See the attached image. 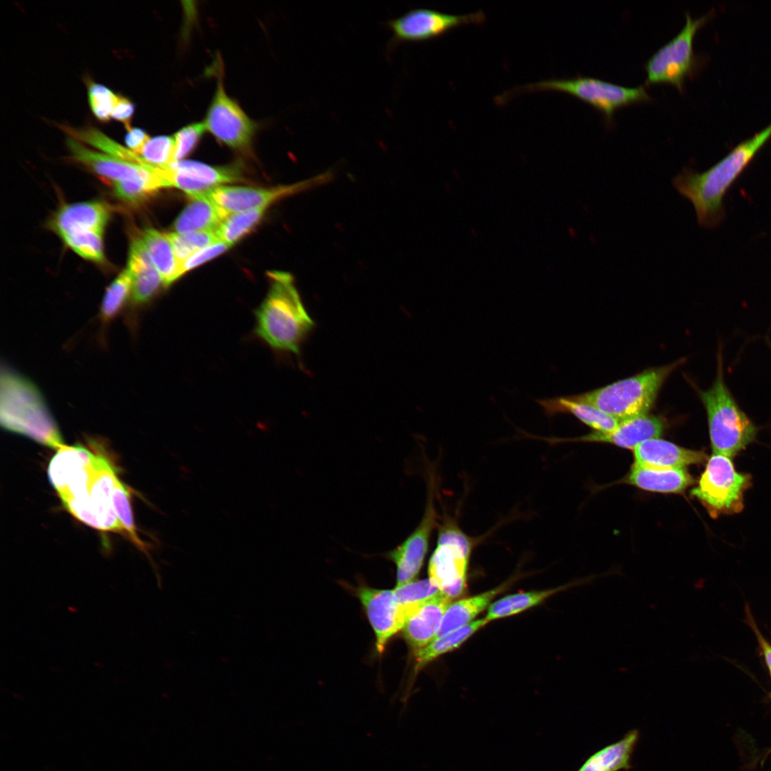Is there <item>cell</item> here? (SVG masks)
I'll return each instance as SVG.
<instances>
[{
  "label": "cell",
  "instance_id": "3957f363",
  "mask_svg": "<svg viewBox=\"0 0 771 771\" xmlns=\"http://www.w3.org/2000/svg\"><path fill=\"white\" fill-rule=\"evenodd\" d=\"M0 423L10 432L58 450L65 444L40 390L28 378L1 366Z\"/></svg>",
  "mask_w": 771,
  "mask_h": 771
},
{
  "label": "cell",
  "instance_id": "f546056e",
  "mask_svg": "<svg viewBox=\"0 0 771 771\" xmlns=\"http://www.w3.org/2000/svg\"><path fill=\"white\" fill-rule=\"evenodd\" d=\"M595 577L589 576L552 589L520 593L505 596L489 605L485 618L491 621L515 615L538 605L555 593L570 587L589 584Z\"/></svg>",
  "mask_w": 771,
  "mask_h": 771
},
{
  "label": "cell",
  "instance_id": "30bf717a",
  "mask_svg": "<svg viewBox=\"0 0 771 771\" xmlns=\"http://www.w3.org/2000/svg\"><path fill=\"white\" fill-rule=\"evenodd\" d=\"M118 477L106 459L94 473L88 493L62 502L76 519L95 529L123 533L113 505V489Z\"/></svg>",
  "mask_w": 771,
  "mask_h": 771
},
{
  "label": "cell",
  "instance_id": "7bdbcfd3",
  "mask_svg": "<svg viewBox=\"0 0 771 771\" xmlns=\"http://www.w3.org/2000/svg\"><path fill=\"white\" fill-rule=\"evenodd\" d=\"M134 105L127 98L118 95V99L112 111L111 118L122 123L127 131L131 126V122L134 113Z\"/></svg>",
  "mask_w": 771,
  "mask_h": 771
},
{
  "label": "cell",
  "instance_id": "1f68e13d",
  "mask_svg": "<svg viewBox=\"0 0 771 771\" xmlns=\"http://www.w3.org/2000/svg\"><path fill=\"white\" fill-rule=\"evenodd\" d=\"M61 128L76 141L89 143L106 152L108 155L125 161L140 164L143 166H149L140 156L119 144L95 127L89 126L76 128L68 126H61Z\"/></svg>",
  "mask_w": 771,
  "mask_h": 771
},
{
  "label": "cell",
  "instance_id": "4316f807",
  "mask_svg": "<svg viewBox=\"0 0 771 771\" xmlns=\"http://www.w3.org/2000/svg\"><path fill=\"white\" fill-rule=\"evenodd\" d=\"M228 216L208 196L193 198L174 223L175 233L216 231Z\"/></svg>",
  "mask_w": 771,
  "mask_h": 771
},
{
  "label": "cell",
  "instance_id": "e0dca14e",
  "mask_svg": "<svg viewBox=\"0 0 771 771\" xmlns=\"http://www.w3.org/2000/svg\"><path fill=\"white\" fill-rule=\"evenodd\" d=\"M168 168L171 186L191 198L206 195L222 183L241 179L239 171L234 167H216L195 161H173Z\"/></svg>",
  "mask_w": 771,
  "mask_h": 771
},
{
  "label": "cell",
  "instance_id": "f35d334b",
  "mask_svg": "<svg viewBox=\"0 0 771 771\" xmlns=\"http://www.w3.org/2000/svg\"><path fill=\"white\" fill-rule=\"evenodd\" d=\"M102 234L103 232L90 230L73 233L62 238L69 247L81 257L96 262H102Z\"/></svg>",
  "mask_w": 771,
  "mask_h": 771
},
{
  "label": "cell",
  "instance_id": "7402d4cb",
  "mask_svg": "<svg viewBox=\"0 0 771 771\" xmlns=\"http://www.w3.org/2000/svg\"><path fill=\"white\" fill-rule=\"evenodd\" d=\"M109 217L107 206L101 202L73 203L59 211L52 221V227L61 238L84 231L103 232Z\"/></svg>",
  "mask_w": 771,
  "mask_h": 771
},
{
  "label": "cell",
  "instance_id": "d6986e66",
  "mask_svg": "<svg viewBox=\"0 0 771 771\" xmlns=\"http://www.w3.org/2000/svg\"><path fill=\"white\" fill-rule=\"evenodd\" d=\"M67 145L75 160L91 168L99 175L112 180L114 183L133 180L166 181L158 175L156 168L143 166L100 153L89 149L73 138L67 139Z\"/></svg>",
  "mask_w": 771,
  "mask_h": 771
},
{
  "label": "cell",
  "instance_id": "603a6c76",
  "mask_svg": "<svg viewBox=\"0 0 771 771\" xmlns=\"http://www.w3.org/2000/svg\"><path fill=\"white\" fill-rule=\"evenodd\" d=\"M127 267L132 273L131 293L135 306L147 303L161 287H165L140 238L135 239L131 245Z\"/></svg>",
  "mask_w": 771,
  "mask_h": 771
},
{
  "label": "cell",
  "instance_id": "9c48e42d",
  "mask_svg": "<svg viewBox=\"0 0 771 771\" xmlns=\"http://www.w3.org/2000/svg\"><path fill=\"white\" fill-rule=\"evenodd\" d=\"M708 17L707 14L693 19L689 13L686 14V22L682 29L644 64L646 86L668 83L680 91H683L685 81L692 75L697 64L693 50L695 35Z\"/></svg>",
  "mask_w": 771,
  "mask_h": 771
},
{
  "label": "cell",
  "instance_id": "b9f144b4",
  "mask_svg": "<svg viewBox=\"0 0 771 771\" xmlns=\"http://www.w3.org/2000/svg\"><path fill=\"white\" fill-rule=\"evenodd\" d=\"M231 246L228 243L219 241L196 251L181 264L180 277L190 270L218 256Z\"/></svg>",
  "mask_w": 771,
  "mask_h": 771
},
{
  "label": "cell",
  "instance_id": "cb8c5ba5",
  "mask_svg": "<svg viewBox=\"0 0 771 771\" xmlns=\"http://www.w3.org/2000/svg\"><path fill=\"white\" fill-rule=\"evenodd\" d=\"M543 408L545 415L551 418L559 413H568L582 423L599 432H609L615 429L620 421L598 408L568 396L535 399Z\"/></svg>",
  "mask_w": 771,
  "mask_h": 771
},
{
  "label": "cell",
  "instance_id": "ee69618b",
  "mask_svg": "<svg viewBox=\"0 0 771 771\" xmlns=\"http://www.w3.org/2000/svg\"><path fill=\"white\" fill-rule=\"evenodd\" d=\"M149 138L148 135L143 129L131 127L127 131L125 141L128 148L139 156L143 147Z\"/></svg>",
  "mask_w": 771,
  "mask_h": 771
},
{
  "label": "cell",
  "instance_id": "d590c367",
  "mask_svg": "<svg viewBox=\"0 0 771 771\" xmlns=\"http://www.w3.org/2000/svg\"><path fill=\"white\" fill-rule=\"evenodd\" d=\"M176 256L181 264L196 251L221 241L216 231H196L186 233H168Z\"/></svg>",
  "mask_w": 771,
  "mask_h": 771
},
{
  "label": "cell",
  "instance_id": "7c38bea8",
  "mask_svg": "<svg viewBox=\"0 0 771 771\" xmlns=\"http://www.w3.org/2000/svg\"><path fill=\"white\" fill-rule=\"evenodd\" d=\"M104 456L81 445H63L48 466V477L61 500L86 492Z\"/></svg>",
  "mask_w": 771,
  "mask_h": 771
},
{
  "label": "cell",
  "instance_id": "7a4b0ae2",
  "mask_svg": "<svg viewBox=\"0 0 771 771\" xmlns=\"http://www.w3.org/2000/svg\"><path fill=\"white\" fill-rule=\"evenodd\" d=\"M271 286L255 312L256 336L274 351L298 354L314 322L291 274L269 273Z\"/></svg>",
  "mask_w": 771,
  "mask_h": 771
},
{
  "label": "cell",
  "instance_id": "6da1fadb",
  "mask_svg": "<svg viewBox=\"0 0 771 771\" xmlns=\"http://www.w3.org/2000/svg\"><path fill=\"white\" fill-rule=\"evenodd\" d=\"M770 136L771 124L740 143L708 170L698 173L684 167L672 179L675 188L692 203L699 225L712 228L721 221L726 192Z\"/></svg>",
  "mask_w": 771,
  "mask_h": 771
},
{
  "label": "cell",
  "instance_id": "83f0119b",
  "mask_svg": "<svg viewBox=\"0 0 771 771\" xmlns=\"http://www.w3.org/2000/svg\"><path fill=\"white\" fill-rule=\"evenodd\" d=\"M141 241L155 268L160 273L164 286H168L180 277V266L168 234L153 228L143 231Z\"/></svg>",
  "mask_w": 771,
  "mask_h": 771
},
{
  "label": "cell",
  "instance_id": "ba28073f",
  "mask_svg": "<svg viewBox=\"0 0 771 771\" xmlns=\"http://www.w3.org/2000/svg\"><path fill=\"white\" fill-rule=\"evenodd\" d=\"M750 485V475L737 471L730 458L713 453L691 494L717 518L741 512L744 494Z\"/></svg>",
  "mask_w": 771,
  "mask_h": 771
},
{
  "label": "cell",
  "instance_id": "484cf974",
  "mask_svg": "<svg viewBox=\"0 0 771 771\" xmlns=\"http://www.w3.org/2000/svg\"><path fill=\"white\" fill-rule=\"evenodd\" d=\"M640 732L633 729L620 740L592 754L578 771H620L630 770L631 757L638 742Z\"/></svg>",
  "mask_w": 771,
  "mask_h": 771
},
{
  "label": "cell",
  "instance_id": "f1b7e54d",
  "mask_svg": "<svg viewBox=\"0 0 771 771\" xmlns=\"http://www.w3.org/2000/svg\"><path fill=\"white\" fill-rule=\"evenodd\" d=\"M507 588L502 584L483 593L452 602L446 610L435 639L463 627L490 605L492 600Z\"/></svg>",
  "mask_w": 771,
  "mask_h": 771
},
{
  "label": "cell",
  "instance_id": "5bb4252c",
  "mask_svg": "<svg viewBox=\"0 0 771 771\" xmlns=\"http://www.w3.org/2000/svg\"><path fill=\"white\" fill-rule=\"evenodd\" d=\"M427 503L420 523L400 545L386 554L396 565V586L413 582L418 576L428 552L432 532L438 525L435 483L432 478L429 479Z\"/></svg>",
  "mask_w": 771,
  "mask_h": 771
},
{
  "label": "cell",
  "instance_id": "836d02e7",
  "mask_svg": "<svg viewBox=\"0 0 771 771\" xmlns=\"http://www.w3.org/2000/svg\"><path fill=\"white\" fill-rule=\"evenodd\" d=\"M132 282V273L126 267L108 287L100 309L101 320L104 324L114 320L122 310L131 292Z\"/></svg>",
  "mask_w": 771,
  "mask_h": 771
},
{
  "label": "cell",
  "instance_id": "ac0fdd59",
  "mask_svg": "<svg viewBox=\"0 0 771 771\" xmlns=\"http://www.w3.org/2000/svg\"><path fill=\"white\" fill-rule=\"evenodd\" d=\"M665 423L661 416L647 414L621 421L609 432L594 431L578 438L565 439L538 438L553 443L568 441L608 443L634 450L647 440L659 438L665 428Z\"/></svg>",
  "mask_w": 771,
  "mask_h": 771
},
{
  "label": "cell",
  "instance_id": "8d00e7d4",
  "mask_svg": "<svg viewBox=\"0 0 771 771\" xmlns=\"http://www.w3.org/2000/svg\"><path fill=\"white\" fill-rule=\"evenodd\" d=\"M174 154L173 136H158L148 139L139 156L147 165L164 169L175 161Z\"/></svg>",
  "mask_w": 771,
  "mask_h": 771
},
{
  "label": "cell",
  "instance_id": "2e32d148",
  "mask_svg": "<svg viewBox=\"0 0 771 771\" xmlns=\"http://www.w3.org/2000/svg\"><path fill=\"white\" fill-rule=\"evenodd\" d=\"M357 595L374 630L377 651L381 654L391 637L405 625L394 590L361 586Z\"/></svg>",
  "mask_w": 771,
  "mask_h": 771
},
{
  "label": "cell",
  "instance_id": "4fadbf2b",
  "mask_svg": "<svg viewBox=\"0 0 771 771\" xmlns=\"http://www.w3.org/2000/svg\"><path fill=\"white\" fill-rule=\"evenodd\" d=\"M205 128L217 140L235 149H246L256 124L226 93L221 79L204 121Z\"/></svg>",
  "mask_w": 771,
  "mask_h": 771
},
{
  "label": "cell",
  "instance_id": "5b68a950",
  "mask_svg": "<svg viewBox=\"0 0 771 771\" xmlns=\"http://www.w3.org/2000/svg\"><path fill=\"white\" fill-rule=\"evenodd\" d=\"M684 362L685 358L678 359L668 365L646 369L604 387L571 396L620 422L647 415L654 406L664 383Z\"/></svg>",
  "mask_w": 771,
  "mask_h": 771
},
{
  "label": "cell",
  "instance_id": "ffe728a7",
  "mask_svg": "<svg viewBox=\"0 0 771 771\" xmlns=\"http://www.w3.org/2000/svg\"><path fill=\"white\" fill-rule=\"evenodd\" d=\"M452 600L440 591L426 601L406 622L403 635L414 653L435 639Z\"/></svg>",
  "mask_w": 771,
  "mask_h": 771
},
{
  "label": "cell",
  "instance_id": "277c9868",
  "mask_svg": "<svg viewBox=\"0 0 771 771\" xmlns=\"http://www.w3.org/2000/svg\"><path fill=\"white\" fill-rule=\"evenodd\" d=\"M694 387L707 413L713 453L731 458L755 440L759 428L740 408L725 381L721 345L712 385L705 390Z\"/></svg>",
  "mask_w": 771,
  "mask_h": 771
},
{
  "label": "cell",
  "instance_id": "bcb514c9",
  "mask_svg": "<svg viewBox=\"0 0 771 771\" xmlns=\"http://www.w3.org/2000/svg\"><path fill=\"white\" fill-rule=\"evenodd\" d=\"M770 676H771V671H770Z\"/></svg>",
  "mask_w": 771,
  "mask_h": 771
},
{
  "label": "cell",
  "instance_id": "8992f818",
  "mask_svg": "<svg viewBox=\"0 0 771 771\" xmlns=\"http://www.w3.org/2000/svg\"><path fill=\"white\" fill-rule=\"evenodd\" d=\"M554 90L568 93L590 104L600 111L606 122L611 124L615 111L623 106L652 100L645 86L628 87L600 79L581 76L570 79H552L520 86L496 97L498 103L521 91Z\"/></svg>",
  "mask_w": 771,
  "mask_h": 771
},
{
  "label": "cell",
  "instance_id": "52a82bcc",
  "mask_svg": "<svg viewBox=\"0 0 771 771\" xmlns=\"http://www.w3.org/2000/svg\"><path fill=\"white\" fill-rule=\"evenodd\" d=\"M438 525L437 545L428 564L431 583L453 599L465 588L468 563L475 539L455 520L444 516Z\"/></svg>",
  "mask_w": 771,
  "mask_h": 771
},
{
  "label": "cell",
  "instance_id": "f6af8a7d",
  "mask_svg": "<svg viewBox=\"0 0 771 771\" xmlns=\"http://www.w3.org/2000/svg\"><path fill=\"white\" fill-rule=\"evenodd\" d=\"M746 613L748 623L755 634L757 640L765 657V662L770 671H771V644L763 637L761 632L759 630L750 610H747Z\"/></svg>",
  "mask_w": 771,
  "mask_h": 771
},
{
  "label": "cell",
  "instance_id": "8fae6325",
  "mask_svg": "<svg viewBox=\"0 0 771 771\" xmlns=\"http://www.w3.org/2000/svg\"><path fill=\"white\" fill-rule=\"evenodd\" d=\"M486 19L480 10L466 14H451L428 8L409 10L386 24L392 31L390 45L405 41H423L438 37L453 29L468 24H481Z\"/></svg>",
  "mask_w": 771,
  "mask_h": 771
},
{
  "label": "cell",
  "instance_id": "e575fe53",
  "mask_svg": "<svg viewBox=\"0 0 771 771\" xmlns=\"http://www.w3.org/2000/svg\"><path fill=\"white\" fill-rule=\"evenodd\" d=\"M266 207L228 214L216 230L221 241L232 246L260 221Z\"/></svg>",
  "mask_w": 771,
  "mask_h": 771
},
{
  "label": "cell",
  "instance_id": "4dcf8cb0",
  "mask_svg": "<svg viewBox=\"0 0 771 771\" xmlns=\"http://www.w3.org/2000/svg\"><path fill=\"white\" fill-rule=\"evenodd\" d=\"M488 622L486 618L478 619L433 640L424 648L415 653V671L417 672L438 657L458 647Z\"/></svg>",
  "mask_w": 771,
  "mask_h": 771
},
{
  "label": "cell",
  "instance_id": "44dd1931",
  "mask_svg": "<svg viewBox=\"0 0 771 771\" xmlns=\"http://www.w3.org/2000/svg\"><path fill=\"white\" fill-rule=\"evenodd\" d=\"M633 450V464L651 468H684L707 458L704 451L685 448L658 438L640 443Z\"/></svg>",
  "mask_w": 771,
  "mask_h": 771
},
{
  "label": "cell",
  "instance_id": "ab89813d",
  "mask_svg": "<svg viewBox=\"0 0 771 771\" xmlns=\"http://www.w3.org/2000/svg\"><path fill=\"white\" fill-rule=\"evenodd\" d=\"M87 85L89 102L94 115L101 121H109L111 118L118 95L106 86L91 81H89Z\"/></svg>",
  "mask_w": 771,
  "mask_h": 771
},
{
  "label": "cell",
  "instance_id": "60d3db41",
  "mask_svg": "<svg viewBox=\"0 0 771 771\" xmlns=\"http://www.w3.org/2000/svg\"><path fill=\"white\" fill-rule=\"evenodd\" d=\"M205 130L203 123L197 122L183 127L174 134L175 161H181L194 149Z\"/></svg>",
  "mask_w": 771,
  "mask_h": 771
},
{
  "label": "cell",
  "instance_id": "74e56055",
  "mask_svg": "<svg viewBox=\"0 0 771 771\" xmlns=\"http://www.w3.org/2000/svg\"><path fill=\"white\" fill-rule=\"evenodd\" d=\"M112 499L114 510L123 533H126L137 546L144 550V545L136 534L129 492L119 478L113 489Z\"/></svg>",
  "mask_w": 771,
  "mask_h": 771
},
{
  "label": "cell",
  "instance_id": "d4e9b609",
  "mask_svg": "<svg viewBox=\"0 0 771 771\" xmlns=\"http://www.w3.org/2000/svg\"><path fill=\"white\" fill-rule=\"evenodd\" d=\"M627 482L640 489L657 493H677L694 483L684 468H659L633 464Z\"/></svg>",
  "mask_w": 771,
  "mask_h": 771
},
{
  "label": "cell",
  "instance_id": "9a60e30c",
  "mask_svg": "<svg viewBox=\"0 0 771 771\" xmlns=\"http://www.w3.org/2000/svg\"><path fill=\"white\" fill-rule=\"evenodd\" d=\"M330 172L291 185L270 188L219 186L210 190L207 196L226 214L267 207L275 201L328 181Z\"/></svg>",
  "mask_w": 771,
  "mask_h": 771
},
{
  "label": "cell",
  "instance_id": "d6a6232c",
  "mask_svg": "<svg viewBox=\"0 0 771 771\" xmlns=\"http://www.w3.org/2000/svg\"><path fill=\"white\" fill-rule=\"evenodd\" d=\"M393 590L405 623L426 601L440 592L429 578L396 586Z\"/></svg>",
  "mask_w": 771,
  "mask_h": 771
}]
</instances>
